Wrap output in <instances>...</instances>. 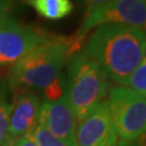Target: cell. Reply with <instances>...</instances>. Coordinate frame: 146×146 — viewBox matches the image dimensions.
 Here are the masks:
<instances>
[{
	"mask_svg": "<svg viewBox=\"0 0 146 146\" xmlns=\"http://www.w3.org/2000/svg\"><path fill=\"white\" fill-rule=\"evenodd\" d=\"M40 16L48 20H60L69 15L74 10L70 0H25Z\"/></svg>",
	"mask_w": 146,
	"mask_h": 146,
	"instance_id": "obj_10",
	"label": "cell"
},
{
	"mask_svg": "<svg viewBox=\"0 0 146 146\" xmlns=\"http://www.w3.org/2000/svg\"><path fill=\"white\" fill-rule=\"evenodd\" d=\"M38 123L47 128L56 137L67 142L70 145L77 146V119L66 93L55 101L44 100L42 102L38 114Z\"/></svg>",
	"mask_w": 146,
	"mask_h": 146,
	"instance_id": "obj_8",
	"label": "cell"
},
{
	"mask_svg": "<svg viewBox=\"0 0 146 146\" xmlns=\"http://www.w3.org/2000/svg\"><path fill=\"white\" fill-rule=\"evenodd\" d=\"M54 36L42 28L16 22L11 16L0 27V66L15 64Z\"/></svg>",
	"mask_w": 146,
	"mask_h": 146,
	"instance_id": "obj_5",
	"label": "cell"
},
{
	"mask_svg": "<svg viewBox=\"0 0 146 146\" xmlns=\"http://www.w3.org/2000/svg\"><path fill=\"white\" fill-rule=\"evenodd\" d=\"M98 62L106 78L125 87L146 51V31L121 24H102L84 49Z\"/></svg>",
	"mask_w": 146,
	"mask_h": 146,
	"instance_id": "obj_1",
	"label": "cell"
},
{
	"mask_svg": "<svg viewBox=\"0 0 146 146\" xmlns=\"http://www.w3.org/2000/svg\"><path fill=\"white\" fill-rule=\"evenodd\" d=\"M84 39L52 37L12 65L9 84L12 88L46 90L58 78L69 58L78 52Z\"/></svg>",
	"mask_w": 146,
	"mask_h": 146,
	"instance_id": "obj_2",
	"label": "cell"
},
{
	"mask_svg": "<svg viewBox=\"0 0 146 146\" xmlns=\"http://www.w3.org/2000/svg\"><path fill=\"white\" fill-rule=\"evenodd\" d=\"M2 146H36V145L28 137L23 136V137H20V139L11 142V143H5V144H2Z\"/></svg>",
	"mask_w": 146,
	"mask_h": 146,
	"instance_id": "obj_16",
	"label": "cell"
},
{
	"mask_svg": "<svg viewBox=\"0 0 146 146\" xmlns=\"http://www.w3.org/2000/svg\"><path fill=\"white\" fill-rule=\"evenodd\" d=\"M36 146H74L53 135L47 128L38 125L26 135Z\"/></svg>",
	"mask_w": 146,
	"mask_h": 146,
	"instance_id": "obj_11",
	"label": "cell"
},
{
	"mask_svg": "<svg viewBox=\"0 0 146 146\" xmlns=\"http://www.w3.org/2000/svg\"><path fill=\"white\" fill-rule=\"evenodd\" d=\"M145 31H146V28H145Z\"/></svg>",
	"mask_w": 146,
	"mask_h": 146,
	"instance_id": "obj_17",
	"label": "cell"
},
{
	"mask_svg": "<svg viewBox=\"0 0 146 146\" xmlns=\"http://www.w3.org/2000/svg\"><path fill=\"white\" fill-rule=\"evenodd\" d=\"M107 106L118 137L133 143L146 134V99L128 87H113Z\"/></svg>",
	"mask_w": 146,
	"mask_h": 146,
	"instance_id": "obj_4",
	"label": "cell"
},
{
	"mask_svg": "<svg viewBox=\"0 0 146 146\" xmlns=\"http://www.w3.org/2000/svg\"><path fill=\"white\" fill-rule=\"evenodd\" d=\"M14 5V0H0V27L8 19L11 17V10Z\"/></svg>",
	"mask_w": 146,
	"mask_h": 146,
	"instance_id": "obj_15",
	"label": "cell"
},
{
	"mask_svg": "<svg viewBox=\"0 0 146 146\" xmlns=\"http://www.w3.org/2000/svg\"><path fill=\"white\" fill-rule=\"evenodd\" d=\"M114 0H86V12L84 17L92 15L93 13L102 10L106 5H108Z\"/></svg>",
	"mask_w": 146,
	"mask_h": 146,
	"instance_id": "obj_14",
	"label": "cell"
},
{
	"mask_svg": "<svg viewBox=\"0 0 146 146\" xmlns=\"http://www.w3.org/2000/svg\"><path fill=\"white\" fill-rule=\"evenodd\" d=\"M11 108L10 105L7 101L5 96V87L2 82H0V146L5 143L8 125H9V118H10Z\"/></svg>",
	"mask_w": 146,
	"mask_h": 146,
	"instance_id": "obj_13",
	"label": "cell"
},
{
	"mask_svg": "<svg viewBox=\"0 0 146 146\" xmlns=\"http://www.w3.org/2000/svg\"><path fill=\"white\" fill-rule=\"evenodd\" d=\"M40 104L38 96L29 91L23 90L19 93L11 108L5 143H11L26 136L38 125Z\"/></svg>",
	"mask_w": 146,
	"mask_h": 146,
	"instance_id": "obj_9",
	"label": "cell"
},
{
	"mask_svg": "<svg viewBox=\"0 0 146 146\" xmlns=\"http://www.w3.org/2000/svg\"><path fill=\"white\" fill-rule=\"evenodd\" d=\"M125 87L146 99V51L140 65L128 79Z\"/></svg>",
	"mask_w": 146,
	"mask_h": 146,
	"instance_id": "obj_12",
	"label": "cell"
},
{
	"mask_svg": "<svg viewBox=\"0 0 146 146\" xmlns=\"http://www.w3.org/2000/svg\"><path fill=\"white\" fill-rule=\"evenodd\" d=\"M106 79L98 62L84 50L69 58L66 95L78 121L105 101L108 88Z\"/></svg>",
	"mask_w": 146,
	"mask_h": 146,
	"instance_id": "obj_3",
	"label": "cell"
},
{
	"mask_svg": "<svg viewBox=\"0 0 146 146\" xmlns=\"http://www.w3.org/2000/svg\"><path fill=\"white\" fill-rule=\"evenodd\" d=\"M145 1H146V0H145Z\"/></svg>",
	"mask_w": 146,
	"mask_h": 146,
	"instance_id": "obj_18",
	"label": "cell"
},
{
	"mask_svg": "<svg viewBox=\"0 0 146 146\" xmlns=\"http://www.w3.org/2000/svg\"><path fill=\"white\" fill-rule=\"evenodd\" d=\"M76 144L77 146H118V135L106 100L79 121L76 129Z\"/></svg>",
	"mask_w": 146,
	"mask_h": 146,
	"instance_id": "obj_7",
	"label": "cell"
},
{
	"mask_svg": "<svg viewBox=\"0 0 146 146\" xmlns=\"http://www.w3.org/2000/svg\"><path fill=\"white\" fill-rule=\"evenodd\" d=\"M107 23L121 24L145 31L146 1L114 0L102 10L95 12L88 17H84L81 26L75 35L79 38L84 39L90 29Z\"/></svg>",
	"mask_w": 146,
	"mask_h": 146,
	"instance_id": "obj_6",
	"label": "cell"
}]
</instances>
